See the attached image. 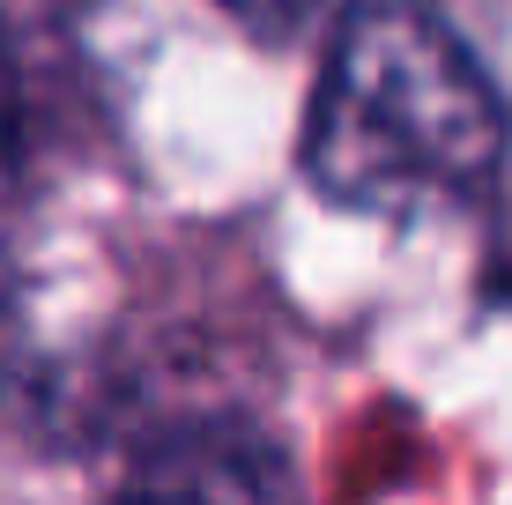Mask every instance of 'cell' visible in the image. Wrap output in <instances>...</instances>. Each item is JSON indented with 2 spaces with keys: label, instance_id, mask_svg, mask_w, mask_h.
<instances>
[{
  "label": "cell",
  "instance_id": "cell-1",
  "mask_svg": "<svg viewBox=\"0 0 512 505\" xmlns=\"http://www.w3.org/2000/svg\"><path fill=\"white\" fill-rule=\"evenodd\" d=\"M505 104L483 60L409 0L357 8L327 45L305 171L357 216H438L498 179Z\"/></svg>",
  "mask_w": 512,
  "mask_h": 505
},
{
  "label": "cell",
  "instance_id": "cell-2",
  "mask_svg": "<svg viewBox=\"0 0 512 505\" xmlns=\"http://www.w3.org/2000/svg\"><path fill=\"white\" fill-rule=\"evenodd\" d=\"M134 491H238V498H260V491H290V468L275 461L268 439L238 424H179L164 431L156 446H141L134 461Z\"/></svg>",
  "mask_w": 512,
  "mask_h": 505
},
{
  "label": "cell",
  "instance_id": "cell-3",
  "mask_svg": "<svg viewBox=\"0 0 512 505\" xmlns=\"http://www.w3.org/2000/svg\"><path fill=\"white\" fill-rule=\"evenodd\" d=\"M23 164H30V104H23L15 60L0 52V201L23 186Z\"/></svg>",
  "mask_w": 512,
  "mask_h": 505
}]
</instances>
